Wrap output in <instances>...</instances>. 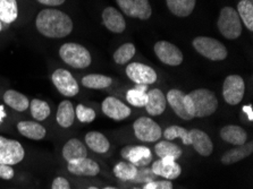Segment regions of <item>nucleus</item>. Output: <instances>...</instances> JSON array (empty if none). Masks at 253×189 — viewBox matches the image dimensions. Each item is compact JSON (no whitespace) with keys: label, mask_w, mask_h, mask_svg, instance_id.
Returning <instances> with one entry per match:
<instances>
[{"label":"nucleus","mask_w":253,"mask_h":189,"mask_svg":"<svg viewBox=\"0 0 253 189\" xmlns=\"http://www.w3.org/2000/svg\"><path fill=\"white\" fill-rule=\"evenodd\" d=\"M37 29L42 36L60 38L70 36L73 22L67 14L57 9H43L37 16Z\"/></svg>","instance_id":"nucleus-1"},{"label":"nucleus","mask_w":253,"mask_h":189,"mask_svg":"<svg viewBox=\"0 0 253 189\" xmlns=\"http://www.w3.org/2000/svg\"><path fill=\"white\" fill-rule=\"evenodd\" d=\"M185 109L192 118H203L216 113L218 100L212 91L198 88L184 96Z\"/></svg>","instance_id":"nucleus-2"},{"label":"nucleus","mask_w":253,"mask_h":189,"mask_svg":"<svg viewBox=\"0 0 253 189\" xmlns=\"http://www.w3.org/2000/svg\"><path fill=\"white\" fill-rule=\"evenodd\" d=\"M59 56L64 63L76 69L89 67L92 61L89 50L78 43H65L61 45Z\"/></svg>","instance_id":"nucleus-3"},{"label":"nucleus","mask_w":253,"mask_h":189,"mask_svg":"<svg viewBox=\"0 0 253 189\" xmlns=\"http://www.w3.org/2000/svg\"><path fill=\"white\" fill-rule=\"evenodd\" d=\"M217 25L221 36L228 40H235L242 34V22L233 7H224L220 10Z\"/></svg>","instance_id":"nucleus-4"},{"label":"nucleus","mask_w":253,"mask_h":189,"mask_svg":"<svg viewBox=\"0 0 253 189\" xmlns=\"http://www.w3.org/2000/svg\"><path fill=\"white\" fill-rule=\"evenodd\" d=\"M193 47L201 56L213 61L224 60L228 55L225 45L213 38H195L193 40Z\"/></svg>","instance_id":"nucleus-5"},{"label":"nucleus","mask_w":253,"mask_h":189,"mask_svg":"<svg viewBox=\"0 0 253 189\" xmlns=\"http://www.w3.org/2000/svg\"><path fill=\"white\" fill-rule=\"evenodd\" d=\"M134 134L141 142L152 143L159 141L163 135V130L156 121L148 117H141L133 123Z\"/></svg>","instance_id":"nucleus-6"},{"label":"nucleus","mask_w":253,"mask_h":189,"mask_svg":"<svg viewBox=\"0 0 253 189\" xmlns=\"http://www.w3.org/2000/svg\"><path fill=\"white\" fill-rule=\"evenodd\" d=\"M25 151L21 143L0 136V163L14 165L24 159Z\"/></svg>","instance_id":"nucleus-7"},{"label":"nucleus","mask_w":253,"mask_h":189,"mask_svg":"<svg viewBox=\"0 0 253 189\" xmlns=\"http://www.w3.org/2000/svg\"><path fill=\"white\" fill-rule=\"evenodd\" d=\"M245 92L244 79L240 75H229L223 85L224 100L231 106H236L243 100Z\"/></svg>","instance_id":"nucleus-8"},{"label":"nucleus","mask_w":253,"mask_h":189,"mask_svg":"<svg viewBox=\"0 0 253 189\" xmlns=\"http://www.w3.org/2000/svg\"><path fill=\"white\" fill-rule=\"evenodd\" d=\"M123 13L129 17L147 21L151 17L152 8L149 0H116Z\"/></svg>","instance_id":"nucleus-9"},{"label":"nucleus","mask_w":253,"mask_h":189,"mask_svg":"<svg viewBox=\"0 0 253 189\" xmlns=\"http://www.w3.org/2000/svg\"><path fill=\"white\" fill-rule=\"evenodd\" d=\"M51 78L53 85L59 91V93L65 96L72 98V96L78 95L80 92L78 82H76V79L66 69H57L52 74Z\"/></svg>","instance_id":"nucleus-10"},{"label":"nucleus","mask_w":253,"mask_h":189,"mask_svg":"<svg viewBox=\"0 0 253 189\" xmlns=\"http://www.w3.org/2000/svg\"><path fill=\"white\" fill-rule=\"evenodd\" d=\"M155 52L162 63L168 66H179L183 63V53L175 44L168 41H159L155 44Z\"/></svg>","instance_id":"nucleus-11"},{"label":"nucleus","mask_w":253,"mask_h":189,"mask_svg":"<svg viewBox=\"0 0 253 189\" xmlns=\"http://www.w3.org/2000/svg\"><path fill=\"white\" fill-rule=\"evenodd\" d=\"M126 75L135 84L150 85L156 83L157 73L155 69L140 63H132L126 67Z\"/></svg>","instance_id":"nucleus-12"},{"label":"nucleus","mask_w":253,"mask_h":189,"mask_svg":"<svg viewBox=\"0 0 253 189\" xmlns=\"http://www.w3.org/2000/svg\"><path fill=\"white\" fill-rule=\"evenodd\" d=\"M151 171L153 175L164 177L165 179L172 180L177 179L182 173V168L171 157H164L158 161L153 162Z\"/></svg>","instance_id":"nucleus-13"},{"label":"nucleus","mask_w":253,"mask_h":189,"mask_svg":"<svg viewBox=\"0 0 253 189\" xmlns=\"http://www.w3.org/2000/svg\"><path fill=\"white\" fill-rule=\"evenodd\" d=\"M102 113L114 120H124L131 114V109L120 100L108 96L102 102Z\"/></svg>","instance_id":"nucleus-14"},{"label":"nucleus","mask_w":253,"mask_h":189,"mask_svg":"<svg viewBox=\"0 0 253 189\" xmlns=\"http://www.w3.org/2000/svg\"><path fill=\"white\" fill-rule=\"evenodd\" d=\"M191 144L193 145L195 151L202 156H210L213 151L212 141L210 140L208 134L200 129L189 130Z\"/></svg>","instance_id":"nucleus-15"},{"label":"nucleus","mask_w":253,"mask_h":189,"mask_svg":"<svg viewBox=\"0 0 253 189\" xmlns=\"http://www.w3.org/2000/svg\"><path fill=\"white\" fill-rule=\"evenodd\" d=\"M68 171L75 176H86V177H94L99 175L100 168L97 162L92 159H80L73 162H68L67 165Z\"/></svg>","instance_id":"nucleus-16"},{"label":"nucleus","mask_w":253,"mask_h":189,"mask_svg":"<svg viewBox=\"0 0 253 189\" xmlns=\"http://www.w3.org/2000/svg\"><path fill=\"white\" fill-rule=\"evenodd\" d=\"M103 24L110 32L122 33L126 29V22L123 15L115 7H107L102 11Z\"/></svg>","instance_id":"nucleus-17"},{"label":"nucleus","mask_w":253,"mask_h":189,"mask_svg":"<svg viewBox=\"0 0 253 189\" xmlns=\"http://www.w3.org/2000/svg\"><path fill=\"white\" fill-rule=\"evenodd\" d=\"M148 101L145 104L147 113L151 115H160L167 106L166 95L159 88H153L148 92Z\"/></svg>","instance_id":"nucleus-18"},{"label":"nucleus","mask_w":253,"mask_h":189,"mask_svg":"<svg viewBox=\"0 0 253 189\" xmlns=\"http://www.w3.org/2000/svg\"><path fill=\"white\" fill-rule=\"evenodd\" d=\"M184 96L185 93L179 90H170L166 95L167 103L169 104L170 108L174 110V113L178 115L179 118L184 119V120H191L193 119L191 115L187 113L185 109V104H184Z\"/></svg>","instance_id":"nucleus-19"},{"label":"nucleus","mask_w":253,"mask_h":189,"mask_svg":"<svg viewBox=\"0 0 253 189\" xmlns=\"http://www.w3.org/2000/svg\"><path fill=\"white\" fill-rule=\"evenodd\" d=\"M126 160L129 161V163L135 165L136 168H144L150 163L152 160V153L150 149L145 146H129L128 154Z\"/></svg>","instance_id":"nucleus-20"},{"label":"nucleus","mask_w":253,"mask_h":189,"mask_svg":"<svg viewBox=\"0 0 253 189\" xmlns=\"http://www.w3.org/2000/svg\"><path fill=\"white\" fill-rule=\"evenodd\" d=\"M220 137L223 138V141H225L226 143L240 146L247 143L248 134L242 127L235 126V125H228L221 128Z\"/></svg>","instance_id":"nucleus-21"},{"label":"nucleus","mask_w":253,"mask_h":189,"mask_svg":"<svg viewBox=\"0 0 253 189\" xmlns=\"http://www.w3.org/2000/svg\"><path fill=\"white\" fill-rule=\"evenodd\" d=\"M63 156L67 162H73L80 159H85L87 156L86 148L81 141L72 138L63 148Z\"/></svg>","instance_id":"nucleus-22"},{"label":"nucleus","mask_w":253,"mask_h":189,"mask_svg":"<svg viewBox=\"0 0 253 189\" xmlns=\"http://www.w3.org/2000/svg\"><path fill=\"white\" fill-rule=\"evenodd\" d=\"M253 152V143L249 142L243 145L237 146L235 149H231L221 156V163L229 165L236 162L242 161L245 157L251 155Z\"/></svg>","instance_id":"nucleus-23"},{"label":"nucleus","mask_w":253,"mask_h":189,"mask_svg":"<svg viewBox=\"0 0 253 189\" xmlns=\"http://www.w3.org/2000/svg\"><path fill=\"white\" fill-rule=\"evenodd\" d=\"M17 129L23 136L30 140L41 141L45 136V128L36 121H20L17 123Z\"/></svg>","instance_id":"nucleus-24"},{"label":"nucleus","mask_w":253,"mask_h":189,"mask_svg":"<svg viewBox=\"0 0 253 189\" xmlns=\"http://www.w3.org/2000/svg\"><path fill=\"white\" fill-rule=\"evenodd\" d=\"M167 7L171 14L178 17H187L194 10L197 0H166Z\"/></svg>","instance_id":"nucleus-25"},{"label":"nucleus","mask_w":253,"mask_h":189,"mask_svg":"<svg viewBox=\"0 0 253 189\" xmlns=\"http://www.w3.org/2000/svg\"><path fill=\"white\" fill-rule=\"evenodd\" d=\"M86 145L95 153H106L110 148V143L105 135L99 132H90L85 135Z\"/></svg>","instance_id":"nucleus-26"},{"label":"nucleus","mask_w":253,"mask_h":189,"mask_svg":"<svg viewBox=\"0 0 253 189\" xmlns=\"http://www.w3.org/2000/svg\"><path fill=\"white\" fill-rule=\"evenodd\" d=\"M57 122L59 123L60 127L63 128H68L73 125L75 119V113H74V107L71 101H65L60 102L58 106V110H57Z\"/></svg>","instance_id":"nucleus-27"},{"label":"nucleus","mask_w":253,"mask_h":189,"mask_svg":"<svg viewBox=\"0 0 253 189\" xmlns=\"http://www.w3.org/2000/svg\"><path fill=\"white\" fill-rule=\"evenodd\" d=\"M3 101H5L7 106H9L11 109L20 111V113L25 111L30 106L29 99L26 98L24 94L14 90H8L5 92V94H3Z\"/></svg>","instance_id":"nucleus-28"},{"label":"nucleus","mask_w":253,"mask_h":189,"mask_svg":"<svg viewBox=\"0 0 253 189\" xmlns=\"http://www.w3.org/2000/svg\"><path fill=\"white\" fill-rule=\"evenodd\" d=\"M148 85H143V84H136V86L131 90L127 91L126 93V100L129 104L134 107L142 108L145 107L148 101Z\"/></svg>","instance_id":"nucleus-29"},{"label":"nucleus","mask_w":253,"mask_h":189,"mask_svg":"<svg viewBox=\"0 0 253 189\" xmlns=\"http://www.w3.org/2000/svg\"><path fill=\"white\" fill-rule=\"evenodd\" d=\"M155 152L160 159L164 157H171L175 161L182 156V150L174 143L169 141L158 142L155 146Z\"/></svg>","instance_id":"nucleus-30"},{"label":"nucleus","mask_w":253,"mask_h":189,"mask_svg":"<svg viewBox=\"0 0 253 189\" xmlns=\"http://www.w3.org/2000/svg\"><path fill=\"white\" fill-rule=\"evenodd\" d=\"M18 16L16 0H0V21L10 24Z\"/></svg>","instance_id":"nucleus-31"},{"label":"nucleus","mask_w":253,"mask_h":189,"mask_svg":"<svg viewBox=\"0 0 253 189\" xmlns=\"http://www.w3.org/2000/svg\"><path fill=\"white\" fill-rule=\"evenodd\" d=\"M113 79L108 76L100 74H90L84 76L82 78L83 86L87 88H93V90H101L112 85Z\"/></svg>","instance_id":"nucleus-32"},{"label":"nucleus","mask_w":253,"mask_h":189,"mask_svg":"<svg viewBox=\"0 0 253 189\" xmlns=\"http://www.w3.org/2000/svg\"><path fill=\"white\" fill-rule=\"evenodd\" d=\"M237 14L249 31H253V3L249 0H241L237 5Z\"/></svg>","instance_id":"nucleus-33"},{"label":"nucleus","mask_w":253,"mask_h":189,"mask_svg":"<svg viewBox=\"0 0 253 189\" xmlns=\"http://www.w3.org/2000/svg\"><path fill=\"white\" fill-rule=\"evenodd\" d=\"M30 109L32 117L38 121H43L50 115V107L47 102L39 99H33L30 103Z\"/></svg>","instance_id":"nucleus-34"},{"label":"nucleus","mask_w":253,"mask_h":189,"mask_svg":"<svg viewBox=\"0 0 253 189\" xmlns=\"http://www.w3.org/2000/svg\"><path fill=\"white\" fill-rule=\"evenodd\" d=\"M136 173L137 168L129 162H120L114 168V175L121 180H133L136 177Z\"/></svg>","instance_id":"nucleus-35"},{"label":"nucleus","mask_w":253,"mask_h":189,"mask_svg":"<svg viewBox=\"0 0 253 189\" xmlns=\"http://www.w3.org/2000/svg\"><path fill=\"white\" fill-rule=\"evenodd\" d=\"M135 55V45L133 43H124L114 53V60L118 65H125Z\"/></svg>","instance_id":"nucleus-36"},{"label":"nucleus","mask_w":253,"mask_h":189,"mask_svg":"<svg viewBox=\"0 0 253 189\" xmlns=\"http://www.w3.org/2000/svg\"><path fill=\"white\" fill-rule=\"evenodd\" d=\"M164 136L166 141H172L175 140V138H181L184 145H191L189 130L183 128V127H179V126L168 127V128L165 130Z\"/></svg>","instance_id":"nucleus-37"},{"label":"nucleus","mask_w":253,"mask_h":189,"mask_svg":"<svg viewBox=\"0 0 253 189\" xmlns=\"http://www.w3.org/2000/svg\"><path fill=\"white\" fill-rule=\"evenodd\" d=\"M75 115L81 122L89 123L95 119V111L91 108L84 107L83 104H79L75 109Z\"/></svg>","instance_id":"nucleus-38"},{"label":"nucleus","mask_w":253,"mask_h":189,"mask_svg":"<svg viewBox=\"0 0 253 189\" xmlns=\"http://www.w3.org/2000/svg\"><path fill=\"white\" fill-rule=\"evenodd\" d=\"M142 189H172V184L169 180L150 181V183L145 184V186Z\"/></svg>","instance_id":"nucleus-39"},{"label":"nucleus","mask_w":253,"mask_h":189,"mask_svg":"<svg viewBox=\"0 0 253 189\" xmlns=\"http://www.w3.org/2000/svg\"><path fill=\"white\" fill-rule=\"evenodd\" d=\"M153 176L155 175H153L152 171L148 170V169H145L144 167L141 171H139V169H137L136 177L133 180L141 181V183H150V181H153Z\"/></svg>","instance_id":"nucleus-40"},{"label":"nucleus","mask_w":253,"mask_h":189,"mask_svg":"<svg viewBox=\"0 0 253 189\" xmlns=\"http://www.w3.org/2000/svg\"><path fill=\"white\" fill-rule=\"evenodd\" d=\"M14 177V169L11 165L0 163V178L5 180H10Z\"/></svg>","instance_id":"nucleus-41"},{"label":"nucleus","mask_w":253,"mask_h":189,"mask_svg":"<svg viewBox=\"0 0 253 189\" xmlns=\"http://www.w3.org/2000/svg\"><path fill=\"white\" fill-rule=\"evenodd\" d=\"M51 189H71V186L70 183L63 177H57L52 181Z\"/></svg>","instance_id":"nucleus-42"},{"label":"nucleus","mask_w":253,"mask_h":189,"mask_svg":"<svg viewBox=\"0 0 253 189\" xmlns=\"http://www.w3.org/2000/svg\"><path fill=\"white\" fill-rule=\"evenodd\" d=\"M42 5H47V6H60L65 2V0H38Z\"/></svg>","instance_id":"nucleus-43"},{"label":"nucleus","mask_w":253,"mask_h":189,"mask_svg":"<svg viewBox=\"0 0 253 189\" xmlns=\"http://www.w3.org/2000/svg\"><path fill=\"white\" fill-rule=\"evenodd\" d=\"M243 113L248 115L249 120L250 121L253 120V108L251 104H248V106L243 107Z\"/></svg>","instance_id":"nucleus-44"},{"label":"nucleus","mask_w":253,"mask_h":189,"mask_svg":"<svg viewBox=\"0 0 253 189\" xmlns=\"http://www.w3.org/2000/svg\"><path fill=\"white\" fill-rule=\"evenodd\" d=\"M2 22L1 21H0V32H1V31H2Z\"/></svg>","instance_id":"nucleus-45"},{"label":"nucleus","mask_w":253,"mask_h":189,"mask_svg":"<svg viewBox=\"0 0 253 189\" xmlns=\"http://www.w3.org/2000/svg\"><path fill=\"white\" fill-rule=\"evenodd\" d=\"M103 189H117V188H114V187H106V188H103Z\"/></svg>","instance_id":"nucleus-46"},{"label":"nucleus","mask_w":253,"mask_h":189,"mask_svg":"<svg viewBox=\"0 0 253 189\" xmlns=\"http://www.w3.org/2000/svg\"><path fill=\"white\" fill-rule=\"evenodd\" d=\"M87 189H99V188H97V187H93V186H92V187H89V188H87Z\"/></svg>","instance_id":"nucleus-47"},{"label":"nucleus","mask_w":253,"mask_h":189,"mask_svg":"<svg viewBox=\"0 0 253 189\" xmlns=\"http://www.w3.org/2000/svg\"><path fill=\"white\" fill-rule=\"evenodd\" d=\"M133 189H140V188H133Z\"/></svg>","instance_id":"nucleus-48"},{"label":"nucleus","mask_w":253,"mask_h":189,"mask_svg":"<svg viewBox=\"0 0 253 189\" xmlns=\"http://www.w3.org/2000/svg\"><path fill=\"white\" fill-rule=\"evenodd\" d=\"M249 1H252V0H249Z\"/></svg>","instance_id":"nucleus-49"}]
</instances>
